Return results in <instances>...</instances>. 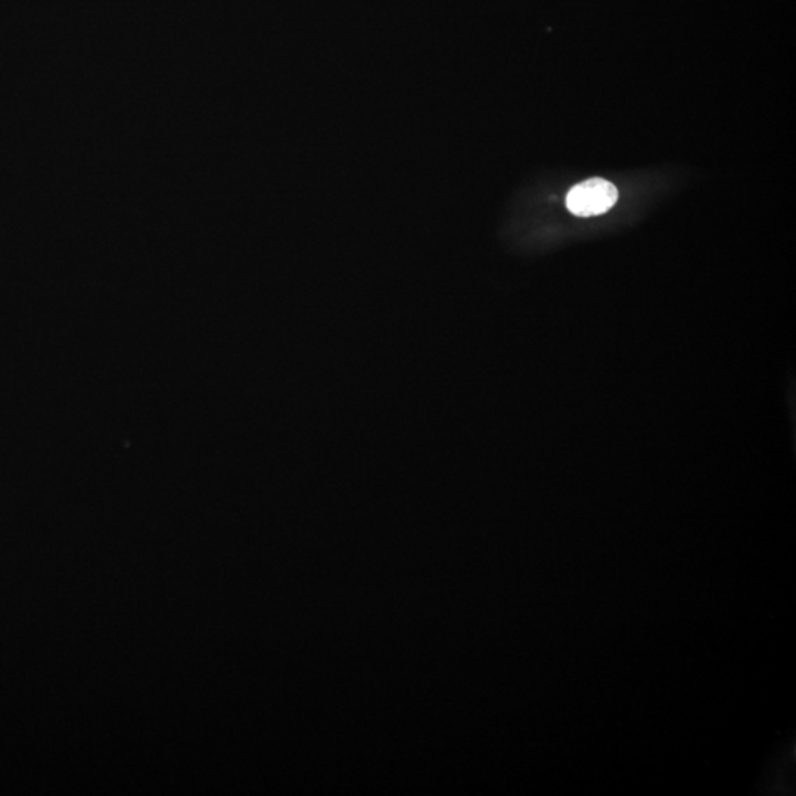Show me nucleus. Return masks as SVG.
<instances>
[{
  "mask_svg": "<svg viewBox=\"0 0 796 796\" xmlns=\"http://www.w3.org/2000/svg\"><path fill=\"white\" fill-rule=\"evenodd\" d=\"M618 189L608 180L595 179L575 185L567 195V208L578 217L606 213L617 204Z\"/></svg>",
  "mask_w": 796,
  "mask_h": 796,
  "instance_id": "nucleus-1",
  "label": "nucleus"
}]
</instances>
